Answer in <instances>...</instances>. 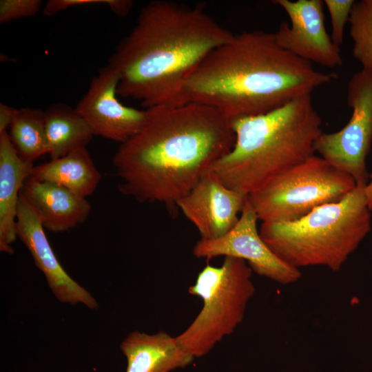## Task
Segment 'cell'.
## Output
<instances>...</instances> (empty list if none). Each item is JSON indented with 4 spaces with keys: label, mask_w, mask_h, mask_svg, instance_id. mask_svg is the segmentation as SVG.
Listing matches in <instances>:
<instances>
[{
    "label": "cell",
    "mask_w": 372,
    "mask_h": 372,
    "mask_svg": "<svg viewBox=\"0 0 372 372\" xmlns=\"http://www.w3.org/2000/svg\"><path fill=\"white\" fill-rule=\"evenodd\" d=\"M141 130L120 144L112 157L118 188L140 203L169 209L235 143L231 123L216 109L199 103L146 109Z\"/></svg>",
    "instance_id": "obj_1"
},
{
    "label": "cell",
    "mask_w": 372,
    "mask_h": 372,
    "mask_svg": "<svg viewBox=\"0 0 372 372\" xmlns=\"http://www.w3.org/2000/svg\"><path fill=\"white\" fill-rule=\"evenodd\" d=\"M233 37L202 6L151 1L108 61L118 77V96L138 100L146 109L188 103V80Z\"/></svg>",
    "instance_id": "obj_2"
},
{
    "label": "cell",
    "mask_w": 372,
    "mask_h": 372,
    "mask_svg": "<svg viewBox=\"0 0 372 372\" xmlns=\"http://www.w3.org/2000/svg\"><path fill=\"white\" fill-rule=\"evenodd\" d=\"M316 70L261 30L234 34L214 50L187 82L188 102L211 106L231 123L266 114L337 78Z\"/></svg>",
    "instance_id": "obj_3"
},
{
    "label": "cell",
    "mask_w": 372,
    "mask_h": 372,
    "mask_svg": "<svg viewBox=\"0 0 372 372\" xmlns=\"http://www.w3.org/2000/svg\"><path fill=\"white\" fill-rule=\"evenodd\" d=\"M321 124L311 94L234 121V145L209 170L229 188L249 195L313 156Z\"/></svg>",
    "instance_id": "obj_4"
},
{
    "label": "cell",
    "mask_w": 372,
    "mask_h": 372,
    "mask_svg": "<svg viewBox=\"0 0 372 372\" xmlns=\"http://www.w3.org/2000/svg\"><path fill=\"white\" fill-rule=\"evenodd\" d=\"M365 187H357L338 202L320 206L290 222L262 223L260 235L270 249L300 269H341L371 229Z\"/></svg>",
    "instance_id": "obj_5"
},
{
    "label": "cell",
    "mask_w": 372,
    "mask_h": 372,
    "mask_svg": "<svg viewBox=\"0 0 372 372\" xmlns=\"http://www.w3.org/2000/svg\"><path fill=\"white\" fill-rule=\"evenodd\" d=\"M252 271L244 260L227 256L221 266L207 265L198 273L189 293L201 298L202 309L189 326L176 336L192 356L207 354L241 323L255 293Z\"/></svg>",
    "instance_id": "obj_6"
},
{
    "label": "cell",
    "mask_w": 372,
    "mask_h": 372,
    "mask_svg": "<svg viewBox=\"0 0 372 372\" xmlns=\"http://www.w3.org/2000/svg\"><path fill=\"white\" fill-rule=\"evenodd\" d=\"M355 187L351 176L313 155L247 195V198L262 223L290 222L320 206L341 200Z\"/></svg>",
    "instance_id": "obj_7"
},
{
    "label": "cell",
    "mask_w": 372,
    "mask_h": 372,
    "mask_svg": "<svg viewBox=\"0 0 372 372\" xmlns=\"http://www.w3.org/2000/svg\"><path fill=\"white\" fill-rule=\"evenodd\" d=\"M347 101L352 115L334 133H322L315 152L339 170L349 174L357 187H365L369 176L366 158L372 142V70L362 69L348 82Z\"/></svg>",
    "instance_id": "obj_8"
},
{
    "label": "cell",
    "mask_w": 372,
    "mask_h": 372,
    "mask_svg": "<svg viewBox=\"0 0 372 372\" xmlns=\"http://www.w3.org/2000/svg\"><path fill=\"white\" fill-rule=\"evenodd\" d=\"M258 220L248 198L237 224L224 236L213 239H200L193 249L198 258L218 256L244 260L251 270L281 285H290L301 277L300 269L279 258L267 246L257 228Z\"/></svg>",
    "instance_id": "obj_9"
},
{
    "label": "cell",
    "mask_w": 372,
    "mask_h": 372,
    "mask_svg": "<svg viewBox=\"0 0 372 372\" xmlns=\"http://www.w3.org/2000/svg\"><path fill=\"white\" fill-rule=\"evenodd\" d=\"M290 23H282L273 33L280 47L310 63L333 68L343 63L340 48L328 34L322 0H276Z\"/></svg>",
    "instance_id": "obj_10"
},
{
    "label": "cell",
    "mask_w": 372,
    "mask_h": 372,
    "mask_svg": "<svg viewBox=\"0 0 372 372\" xmlns=\"http://www.w3.org/2000/svg\"><path fill=\"white\" fill-rule=\"evenodd\" d=\"M118 84L115 71L107 65L102 67L74 109L87 123L94 136L122 144L143 127L147 110L122 104L117 99Z\"/></svg>",
    "instance_id": "obj_11"
},
{
    "label": "cell",
    "mask_w": 372,
    "mask_h": 372,
    "mask_svg": "<svg viewBox=\"0 0 372 372\" xmlns=\"http://www.w3.org/2000/svg\"><path fill=\"white\" fill-rule=\"evenodd\" d=\"M247 195L233 190L209 169L176 203L201 238H220L237 224Z\"/></svg>",
    "instance_id": "obj_12"
},
{
    "label": "cell",
    "mask_w": 372,
    "mask_h": 372,
    "mask_svg": "<svg viewBox=\"0 0 372 372\" xmlns=\"http://www.w3.org/2000/svg\"><path fill=\"white\" fill-rule=\"evenodd\" d=\"M16 233L30 251L35 265L43 273L51 291L59 301L73 305L81 303L91 309H98L94 297L61 266L37 214L21 193L17 205Z\"/></svg>",
    "instance_id": "obj_13"
},
{
    "label": "cell",
    "mask_w": 372,
    "mask_h": 372,
    "mask_svg": "<svg viewBox=\"0 0 372 372\" xmlns=\"http://www.w3.org/2000/svg\"><path fill=\"white\" fill-rule=\"evenodd\" d=\"M20 193L37 214L45 229L52 232L68 231L84 223L92 207L86 198L55 183L28 177Z\"/></svg>",
    "instance_id": "obj_14"
},
{
    "label": "cell",
    "mask_w": 372,
    "mask_h": 372,
    "mask_svg": "<svg viewBox=\"0 0 372 372\" xmlns=\"http://www.w3.org/2000/svg\"><path fill=\"white\" fill-rule=\"evenodd\" d=\"M120 347L127 360L126 372H170L194 359L176 337L163 331L149 335L134 331Z\"/></svg>",
    "instance_id": "obj_15"
},
{
    "label": "cell",
    "mask_w": 372,
    "mask_h": 372,
    "mask_svg": "<svg viewBox=\"0 0 372 372\" xmlns=\"http://www.w3.org/2000/svg\"><path fill=\"white\" fill-rule=\"evenodd\" d=\"M33 163L23 160L12 146L8 131L0 134V251L12 254L20 191Z\"/></svg>",
    "instance_id": "obj_16"
},
{
    "label": "cell",
    "mask_w": 372,
    "mask_h": 372,
    "mask_svg": "<svg viewBox=\"0 0 372 372\" xmlns=\"http://www.w3.org/2000/svg\"><path fill=\"white\" fill-rule=\"evenodd\" d=\"M29 177L61 185L83 198L92 195L102 179L86 147L34 166Z\"/></svg>",
    "instance_id": "obj_17"
},
{
    "label": "cell",
    "mask_w": 372,
    "mask_h": 372,
    "mask_svg": "<svg viewBox=\"0 0 372 372\" xmlns=\"http://www.w3.org/2000/svg\"><path fill=\"white\" fill-rule=\"evenodd\" d=\"M44 121L51 160L86 147L94 136L87 123L75 109L64 103L53 104L45 110Z\"/></svg>",
    "instance_id": "obj_18"
},
{
    "label": "cell",
    "mask_w": 372,
    "mask_h": 372,
    "mask_svg": "<svg viewBox=\"0 0 372 372\" xmlns=\"http://www.w3.org/2000/svg\"><path fill=\"white\" fill-rule=\"evenodd\" d=\"M8 133L12 146L23 160L33 163L48 154L44 111L32 107L18 109Z\"/></svg>",
    "instance_id": "obj_19"
},
{
    "label": "cell",
    "mask_w": 372,
    "mask_h": 372,
    "mask_svg": "<svg viewBox=\"0 0 372 372\" xmlns=\"http://www.w3.org/2000/svg\"><path fill=\"white\" fill-rule=\"evenodd\" d=\"M349 22L353 55L362 69L372 70V0L355 1Z\"/></svg>",
    "instance_id": "obj_20"
},
{
    "label": "cell",
    "mask_w": 372,
    "mask_h": 372,
    "mask_svg": "<svg viewBox=\"0 0 372 372\" xmlns=\"http://www.w3.org/2000/svg\"><path fill=\"white\" fill-rule=\"evenodd\" d=\"M354 0H324L331 23V39L338 47L342 44L344 29L349 22Z\"/></svg>",
    "instance_id": "obj_21"
},
{
    "label": "cell",
    "mask_w": 372,
    "mask_h": 372,
    "mask_svg": "<svg viewBox=\"0 0 372 372\" xmlns=\"http://www.w3.org/2000/svg\"><path fill=\"white\" fill-rule=\"evenodd\" d=\"M41 4V0H1L0 23L3 24L34 16L39 12Z\"/></svg>",
    "instance_id": "obj_22"
},
{
    "label": "cell",
    "mask_w": 372,
    "mask_h": 372,
    "mask_svg": "<svg viewBox=\"0 0 372 372\" xmlns=\"http://www.w3.org/2000/svg\"><path fill=\"white\" fill-rule=\"evenodd\" d=\"M99 3L105 4L106 0H49L42 12L45 16L51 17L70 8Z\"/></svg>",
    "instance_id": "obj_23"
},
{
    "label": "cell",
    "mask_w": 372,
    "mask_h": 372,
    "mask_svg": "<svg viewBox=\"0 0 372 372\" xmlns=\"http://www.w3.org/2000/svg\"><path fill=\"white\" fill-rule=\"evenodd\" d=\"M18 109L10 107L8 105L0 103V134L8 131L10 127Z\"/></svg>",
    "instance_id": "obj_24"
},
{
    "label": "cell",
    "mask_w": 372,
    "mask_h": 372,
    "mask_svg": "<svg viewBox=\"0 0 372 372\" xmlns=\"http://www.w3.org/2000/svg\"><path fill=\"white\" fill-rule=\"evenodd\" d=\"M105 4L115 14L124 17L130 12L134 2L131 0H106Z\"/></svg>",
    "instance_id": "obj_25"
},
{
    "label": "cell",
    "mask_w": 372,
    "mask_h": 372,
    "mask_svg": "<svg viewBox=\"0 0 372 372\" xmlns=\"http://www.w3.org/2000/svg\"><path fill=\"white\" fill-rule=\"evenodd\" d=\"M370 180L364 187L368 207L372 214V173L369 176Z\"/></svg>",
    "instance_id": "obj_26"
}]
</instances>
